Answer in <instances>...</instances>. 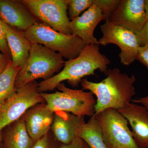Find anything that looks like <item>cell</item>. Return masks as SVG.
<instances>
[{
	"mask_svg": "<svg viewBox=\"0 0 148 148\" xmlns=\"http://www.w3.org/2000/svg\"><path fill=\"white\" fill-rule=\"evenodd\" d=\"M106 75V78L99 82H92L86 79L81 82L83 90H89L97 98L95 114L107 109L124 108L131 103L135 94L133 84L136 78L134 75L129 76L114 68L108 69Z\"/></svg>",
	"mask_w": 148,
	"mask_h": 148,
	"instance_id": "1",
	"label": "cell"
},
{
	"mask_svg": "<svg viewBox=\"0 0 148 148\" xmlns=\"http://www.w3.org/2000/svg\"><path fill=\"white\" fill-rule=\"evenodd\" d=\"M110 64V60L100 52L99 45H86L76 58L65 61L61 71L39 83L38 91L41 93L54 90L64 81L72 86H77L84 77L95 75L97 70L106 74Z\"/></svg>",
	"mask_w": 148,
	"mask_h": 148,
	"instance_id": "2",
	"label": "cell"
},
{
	"mask_svg": "<svg viewBox=\"0 0 148 148\" xmlns=\"http://www.w3.org/2000/svg\"><path fill=\"white\" fill-rule=\"evenodd\" d=\"M64 57L39 44H32L27 63L19 71L14 88H19L38 79H49L64 66Z\"/></svg>",
	"mask_w": 148,
	"mask_h": 148,
	"instance_id": "3",
	"label": "cell"
},
{
	"mask_svg": "<svg viewBox=\"0 0 148 148\" xmlns=\"http://www.w3.org/2000/svg\"><path fill=\"white\" fill-rule=\"evenodd\" d=\"M22 32L32 44L41 45L68 60L76 58L86 46L79 37L62 34L40 22Z\"/></svg>",
	"mask_w": 148,
	"mask_h": 148,
	"instance_id": "4",
	"label": "cell"
},
{
	"mask_svg": "<svg viewBox=\"0 0 148 148\" xmlns=\"http://www.w3.org/2000/svg\"><path fill=\"white\" fill-rule=\"evenodd\" d=\"M56 88L59 91L40 93L50 110L64 111L80 116H92L95 114L96 101L92 92L69 88L63 83Z\"/></svg>",
	"mask_w": 148,
	"mask_h": 148,
	"instance_id": "5",
	"label": "cell"
},
{
	"mask_svg": "<svg viewBox=\"0 0 148 148\" xmlns=\"http://www.w3.org/2000/svg\"><path fill=\"white\" fill-rule=\"evenodd\" d=\"M101 126L108 148H139L127 121L118 110L106 109L94 114Z\"/></svg>",
	"mask_w": 148,
	"mask_h": 148,
	"instance_id": "6",
	"label": "cell"
},
{
	"mask_svg": "<svg viewBox=\"0 0 148 148\" xmlns=\"http://www.w3.org/2000/svg\"><path fill=\"white\" fill-rule=\"evenodd\" d=\"M36 81L15 89L13 94L0 106V132L5 126L21 117L29 109L40 103H45L38 91Z\"/></svg>",
	"mask_w": 148,
	"mask_h": 148,
	"instance_id": "7",
	"label": "cell"
},
{
	"mask_svg": "<svg viewBox=\"0 0 148 148\" xmlns=\"http://www.w3.org/2000/svg\"><path fill=\"white\" fill-rule=\"evenodd\" d=\"M32 15L57 32L71 35L68 13L69 0H23Z\"/></svg>",
	"mask_w": 148,
	"mask_h": 148,
	"instance_id": "8",
	"label": "cell"
},
{
	"mask_svg": "<svg viewBox=\"0 0 148 148\" xmlns=\"http://www.w3.org/2000/svg\"><path fill=\"white\" fill-rule=\"evenodd\" d=\"M101 29L103 36L98 40L99 45H117L121 49V62L125 66H129L136 60L140 46L135 34L109 20L101 25Z\"/></svg>",
	"mask_w": 148,
	"mask_h": 148,
	"instance_id": "9",
	"label": "cell"
},
{
	"mask_svg": "<svg viewBox=\"0 0 148 148\" xmlns=\"http://www.w3.org/2000/svg\"><path fill=\"white\" fill-rule=\"evenodd\" d=\"M145 0H121L109 21L136 34L146 22Z\"/></svg>",
	"mask_w": 148,
	"mask_h": 148,
	"instance_id": "10",
	"label": "cell"
},
{
	"mask_svg": "<svg viewBox=\"0 0 148 148\" xmlns=\"http://www.w3.org/2000/svg\"><path fill=\"white\" fill-rule=\"evenodd\" d=\"M0 19L21 32L39 22L22 1L18 0H0Z\"/></svg>",
	"mask_w": 148,
	"mask_h": 148,
	"instance_id": "11",
	"label": "cell"
},
{
	"mask_svg": "<svg viewBox=\"0 0 148 148\" xmlns=\"http://www.w3.org/2000/svg\"><path fill=\"white\" fill-rule=\"evenodd\" d=\"M22 117L29 135L35 143L51 130L54 112L45 103H40L29 109Z\"/></svg>",
	"mask_w": 148,
	"mask_h": 148,
	"instance_id": "12",
	"label": "cell"
},
{
	"mask_svg": "<svg viewBox=\"0 0 148 148\" xmlns=\"http://www.w3.org/2000/svg\"><path fill=\"white\" fill-rule=\"evenodd\" d=\"M85 123L84 116H78L64 111H56L54 112L51 130L59 143L68 144L79 138L82 128Z\"/></svg>",
	"mask_w": 148,
	"mask_h": 148,
	"instance_id": "13",
	"label": "cell"
},
{
	"mask_svg": "<svg viewBox=\"0 0 148 148\" xmlns=\"http://www.w3.org/2000/svg\"><path fill=\"white\" fill-rule=\"evenodd\" d=\"M103 20H105V16L102 11L93 4L81 16L71 21L72 34L79 37L86 45H99L98 40L94 36V32Z\"/></svg>",
	"mask_w": 148,
	"mask_h": 148,
	"instance_id": "14",
	"label": "cell"
},
{
	"mask_svg": "<svg viewBox=\"0 0 148 148\" xmlns=\"http://www.w3.org/2000/svg\"><path fill=\"white\" fill-rule=\"evenodd\" d=\"M118 110L127 119L139 148L148 145V111L146 108L132 102Z\"/></svg>",
	"mask_w": 148,
	"mask_h": 148,
	"instance_id": "15",
	"label": "cell"
},
{
	"mask_svg": "<svg viewBox=\"0 0 148 148\" xmlns=\"http://www.w3.org/2000/svg\"><path fill=\"white\" fill-rule=\"evenodd\" d=\"M1 20V19H0ZM14 67L23 68L29 58L32 44L23 32L8 26L1 20Z\"/></svg>",
	"mask_w": 148,
	"mask_h": 148,
	"instance_id": "16",
	"label": "cell"
},
{
	"mask_svg": "<svg viewBox=\"0 0 148 148\" xmlns=\"http://www.w3.org/2000/svg\"><path fill=\"white\" fill-rule=\"evenodd\" d=\"M5 148H32L35 142L29 135L22 116L1 131Z\"/></svg>",
	"mask_w": 148,
	"mask_h": 148,
	"instance_id": "17",
	"label": "cell"
},
{
	"mask_svg": "<svg viewBox=\"0 0 148 148\" xmlns=\"http://www.w3.org/2000/svg\"><path fill=\"white\" fill-rule=\"evenodd\" d=\"M79 138L90 148H108L104 141L101 126L95 114L82 126Z\"/></svg>",
	"mask_w": 148,
	"mask_h": 148,
	"instance_id": "18",
	"label": "cell"
},
{
	"mask_svg": "<svg viewBox=\"0 0 148 148\" xmlns=\"http://www.w3.org/2000/svg\"><path fill=\"white\" fill-rule=\"evenodd\" d=\"M21 68L14 67L11 59L0 74V106L14 92L15 79Z\"/></svg>",
	"mask_w": 148,
	"mask_h": 148,
	"instance_id": "19",
	"label": "cell"
},
{
	"mask_svg": "<svg viewBox=\"0 0 148 148\" xmlns=\"http://www.w3.org/2000/svg\"><path fill=\"white\" fill-rule=\"evenodd\" d=\"M94 0H69L68 15L73 20L79 16L83 12L88 9L93 4Z\"/></svg>",
	"mask_w": 148,
	"mask_h": 148,
	"instance_id": "20",
	"label": "cell"
},
{
	"mask_svg": "<svg viewBox=\"0 0 148 148\" xmlns=\"http://www.w3.org/2000/svg\"><path fill=\"white\" fill-rule=\"evenodd\" d=\"M121 0H94L93 4L102 11L105 20H108L119 5Z\"/></svg>",
	"mask_w": 148,
	"mask_h": 148,
	"instance_id": "21",
	"label": "cell"
},
{
	"mask_svg": "<svg viewBox=\"0 0 148 148\" xmlns=\"http://www.w3.org/2000/svg\"><path fill=\"white\" fill-rule=\"evenodd\" d=\"M61 144L55 139L50 130L46 135L36 141L32 148H59Z\"/></svg>",
	"mask_w": 148,
	"mask_h": 148,
	"instance_id": "22",
	"label": "cell"
},
{
	"mask_svg": "<svg viewBox=\"0 0 148 148\" xmlns=\"http://www.w3.org/2000/svg\"><path fill=\"white\" fill-rule=\"evenodd\" d=\"M0 51L2 53L11 59L10 50L8 45L5 34L3 29L0 20Z\"/></svg>",
	"mask_w": 148,
	"mask_h": 148,
	"instance_id": "23",
	"label": "cell"
},
{
	"mask_svg": "<svg viewBox=\"0 0 148 148\" xmlns=\"http://www.w3.org/2000/svg\"><path fill=\"white\" fill-rule=\"evenodd\" d=\"M135 34L140 47L148 45V19L143 29Z\"/></svg>",
	"mask_w": 148,
	"mask_h": 148,
	"instance_id": "24",
	"label": "cell"
},
{
	"mask_svg": "<svg viewBox=\"0 0 148 148\" xmlns=\"http://www.w3.org/2000/svg\"><path fill=\"white\" fill-rule=\"evenodd\" d=\"M136 59L145 66L148 71V45L140 47Z\"/></svg>",
	"mask_w": 148,
	"mask_h": 148,
	"instance_id": "25",
	"label": "cell"
},
{
	"mask_svg": "<svg viewBox=\"0 0 148 148\" xmlns=\"http://www.w3.org/2000/svg\"><path fill=\"white\" fill-rule=\"evenodd\" d=\"M59 148H90L81 138H77L68 144H61Z\"/></svg>",
	"mask_w": 148,
	"mask_h": 148,
	"instance_id": "26",
	"label": "cell"
},
{
	"mask_svg": "<svg viewBox=\"0 0 148 148\" xmlns=\"http://www.w3.org/2000/svg\"><path fill=\"white\" fill-rule=\"evenodd\" d=\"M10 60L11 59L7 56L0 53V74L5 70Z\"/></svg>",
	"mask_w": 148,
	"mask_h": 148,
	"instance_id": "27",
	"label": "cell"
},
{
	"mask_svg": "<svg viewBox=\"0 0 148 148\" xmlns=\"http://www.w3.org/2000/svg\"><path fill=\"white\" fill-rule=\"evenodd\" d=\"M132 102L136 104H141L142 106L146 108L148 111V96L132 100Z\"/></svg>",
	"mask_w": 148,
	"mask_h": 148,
	"instance_id": "28",
	"label": "cell"
},
{
	"mask_svg": "<svg viewBox=\"0 0 148 148\" xmlns=\"http://www.w3.org/2000/svg\"><path fill=\"white\" fill-rule=\"evenodd\" d=\"M145 8L146 17H147V20L148 19V0H145Z\"/></svg>",
	"mask_w": 148,
	"mask_h": 148,
	"instance_id": "29",
	"label": "cell"
},
{
	"mask_svg": "<svg viewBox=\"0 0 148 148\" xmlns=\"http://www.w3.org/2000/svg\"><path fill=\"white\" fill-rule=\"evenodd\" d=\"M0 148H5L4 147L3 145L2 142L1 143V144H0Z\"/></svg>",
	"mask_w": 148,
	"mask_h": 148,
	"instance_id": "30",
	"label": "cell"
},
{
	"mask_svg": "<svg viewBox=\"0 0 148 148\" xmlns=\"http://www.w3.org/2000/svg\"><path fill=\"white\" fill-rule=\"evenodd\" d=\"M2 141V138H1V132H0V144L1 143Z\"/></svg>",
	"mask_w": 148,
	"mask_h": 148,
	"instance_id": "31",
	"label": "cell"
},
{
	"mask_svg": "<svg viewBox=\"0 0 148 148\" xmlns=\"http://www.w3.org/2000/svg\"><path fill=\"white\" fill-rule=\"evenodd\" d=\"M143 148H148V145L146 146V147H144Z\"/></svg>",
	"mask_w": 148,
	"mask_h": 148,
	"instance_id": "32",
	"label": "cell"
}]
</instances>
